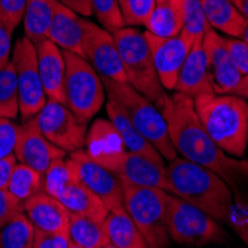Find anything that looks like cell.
Listing matches in <instances>:
<instances>
[{"label":"cell","mask_w":248,"mask_h":248,"mask_svg":"<svg viewBox=\"0 0 248 248\" xmlns=\"http://www.w3.org/2000/svg\"><path fill=\"white\" fill-rule=\"evenodd\" d=\"M161 111L167 121L170 140L180 157L214 171L231 190H238L241 185L248 183V161L235 159L214 143L196 115L193 98L174 93L167 97Z\"/></svg>","instance_id":"cell-1"},{"label":"cell","mask_w":248,"mask_h":248,"mask_svg":"<svg viewBox=\"0 0 248 248\" xmlns=\"http://www.w3.org/2000/svg\"><path fill=\"white\" fill-rule=\"evenodd\" d=\"M171 195L199 208L217 221H228L235 202L228 183L214 171L175 157L167 165Z\"/></svg>","instance_id":"cell-2"},{"label":"cell","mask_w":248,"mask_h":248,"mask_svg":"<svg viewBox=\"0 0 248 248\" xmlns=\"http://www.w3.org/2000/svg\"><path fill=\"white\" fill-rule=\"evenodd\" d=\"M195 111L214 143L232 157H244L248 146V101L235 94H201Z\"/></svg>","instance_id":"cell-3"},{"label":"cell","mask_w":248,"mask_h":248,"mask_svg":"<svg viewBox=\"0 0 248 248\" xmlns=\"http://www.w3.org/2000/svg\"><path fill=\"white\" fill-rule=\"evenodd\" d=\"M103 85L107 94V100L115 101L125 111L132 125L159 152L164 161L170 162L175 159L178 155L170 140L167 121L162 111L126 82L103 79Z\"/></svg>","instance_id":"cell-4"},{"label":"cell","mask_w":248,"mask_h":248,"mask_svg":"<svg viewBox=\"0 0 248 248\" xmlns=\"http://www.w3.org/2000/svg\"><path fill=\"white\" fill-rule=\"evenodd\" d=\"M113 39L119 51L126 83L161 110L168 94L157 78L144 33L135 27H124L113 33Z\"/></svg>","instance_id":"cell-5"},{"label":"cell","mask_w":248,"mask_h":248,"mask_svg":"<svg viewBox=\"0 0 248 248\" xmlns=\"http://www.w3.org/2000/svg\"><path fill=\"white\" fill-rule=\"evenodd\" d=\"M167 195L156 187H139L124 183V208L141 232L149 248H168Z\"/></svg>","instance_id":"cell-6"},{"label":"cell","mask_w":248,"mask_h":248,"mask_svg":"<svg viewBox=\"0 0 248 248\" xmlns=\"http://www.w3.org/2000/svg\"><path fill=\"white\" fill-rule=\"evenodd\" d=\"M62 52L65 58V106L80 122L88 124L106 101L103 79L85 58L73 52Z\"/></svg>","instance_id":"cell-7"},{"label":"cell","mask_w":248,"mask_h":248,"mask_svg":"<svg viewBox=\"0 0 248 248\" xmlns=\"http://www.w3.org/2000/svg\"><path fill=\"white\" fill-rule=\"evenodd\" d=\"M167 229L171 241L186 247L228 241L217 220L171 193L167 195Z\"/></svg>","instance_id":"cell-8"},{"label":"cell","mask_w":248,"mask_h":248,"mask_svg":"<svg viewBox=\"0 0 248 248\" xmlns=\"http://www.w3.org/2000/svg\"><path fill=\"white\" fill-rule=\"evenodd\" d=\"M11 61L16 73L19 115L24 122L34 118L48 100L39 73L34 43L26 36L19 37L14 45Z\"/></svg>","instance_id":"cell-9"},{"label":"cell","mask_w":248,"mask_h":248,"mask_svg":"<svg viewBox=\"0 0 248 248\" xmlns=\"http://www.w3.org/2000/svg\"><path fill=\"white\" fill-rule=\"evenodd\" d=\"M34 121L48 141L65 153L85 149L88 124L80 122L65 104L48 98Z\"/></svg>","instance_id":"cell-10"},{"label":"cell","mask_w":248,"mask_h":248,"mask_svg":"<svg viewBox=\"0 0 248 248\" xmlns=\"http://www.w3.org/2000/svg\"><path fill=\"white\" fill-rule=\"evenodd\" d=\"M67 161L75 171L76 182L95 193L108 211L124 208V182L116 174L93 161L85 149L70 153Z\"/></svg>","instance_id":"cell-11"},{"label":"cell","mask_w":248,"mask_h":248,"mask_svg":"<svg viewBox=\"0 0 248 248\" xmlns=\"http://www.w3.org/2000/svg\"><path fill=\"white\" fill-rule=\"evenodd\" d=\"M83 58L103 78L115 82H126L122 61L113 34L88 18H82Z\"/></svg>","instance_id":"cell-12"},{"label":"cell","mask_w":248,"mask_h":248,"mask_svg":"<svg viewBox=\"0 0 248 248\" xmlns=\"http://www.w3.org/2000/svg\"><path fill=\"white\" fill-rule=\"evenodd\" d=\"M143 33L161 85L165 91H174L178 73L182 70V65L195 42L183 33L174 37H157L147 31Z\"/></svg>","instance_id":"cell-13"},{"label":"cell","mask_w":248,"mask_h":248,"mask_svg":"<svg viewBox=\"0 0 248 248\" xmlns=\"http://www.w3.org/2000/svg\"><path fill=\"white\" fill-rule=\"evenodd\" d=\"M14 155L18 164H24L42 175L54 161L65 157V152L48 141V139L40 132L34 118L19 125Z\"/></svg>","instance_id":"cell-14"},{"label":"cell","mask_w":248,"mask_h":248,"mask_svg":"<svg viewBox=\"0 0 248 248\" xmlns=\"http://www.w3.org/2000/svg\"><path fill=\"white\" fill-rule=\"evenodd\" d=\"M202 45H204L207 55L208 79L213 93L220 95L233 94L242 79V75L226 49L223 34L211 30L202 39Z\"/></svg>","instance_id":"cell-15"},{"label":"cell","mask_w":248,"mask_h":248,"mask_svg":"<svg viewBox=\"0 0 248 248\" xmlns=\"http://www.w3.org/2000/svg\"><path fill=\"white\" fill-rule=\"evenodd\" d=\"M125 185L139 187H156L171 193V185L164 159L126 152L122 159L111 170Z\"/></svg>","instance_id":"cell-16"},{"label":"cell","mask_w":248,"mask_h":248,"mask_svg":"<svg viewBox=\"0 0 248 248\" xmlns=\"http://www.w3.org/2000/svg\"><path fill=\"white\" fill-rule=\"evenodd\" d=\"M85 152L93 161L111 171L128 150L111 122L97 119L86 132Z\"/></svg>","instance_id":"cell-17"},{"label":"cell","mask_w":248,"mask_h":248,"mask_svg":"<svg viewBox=\"0 0 248 248\" xmlns=\"http://www.w3.org/2000/svg\"><path fill=\"white\" fill-rule=\"evenodd\" d=\"M34 48L37 54V65L45 94L49 100L65 104V58L62 49H60L49 39H42L36 42Z\"/></svg>","instance_id":"cell-18"},{"label":"cell","mask_w":248,"mask_h":248,"mask_svg":"<svg viewBox=\"0 0 248 248\" xmlns=\"http://www.w3.org/2000/svg\"><path fill=\"white\" fill-rule=\"evenodd\" d=\"M24 213L36 231L69 232L70 213L61 202L45 192H39L24 202Z\"/></svg>","instance_id":"cell-19"},{"label":"cell","mask_w":248,"mask_h":248,"mask_svg":"<svg viewBox=\"0 0 248 248\" xmlns=\"http://www.w3.org/2000/svg\"><path fill=\"white\" fill-rule=\"evenodd\" d=\"M175 93L195 98L201 94L213 93L208 79V62L202 40H196L182 65L174 88Z\"/></svg>","instance_id":"cell-20"},{"label":"cell","mask_w":248,"mask_h":248,"mask_svg":"<svg viewBox=\"0 0 248 248\" xmlns=\"http://www.w3.org/2000/svg\"><path fill=\"white\" fill-rule=\"evenodd\" d=\"M48 39L52 43H55L60 49L73 52L83 58L82 18L72 9L61 5L60 2L52 16V22L48 31Z\"/></svg>","instance_id":"cell-21"},{"label":"cell","mask_w":248,"mask_h":248,"mask_svg":"<svg viewBox=\"0 0 248 248\" xmlns=\"http://www.w3.org/2000/svg\"><path fill=\"white\" fill-rule=\"evenodd\" d=\"M207 21L211 30L228 37H241L248 19L231 0H202Z\"/></svg>","instance_id":"cell-22"},{"label":"cell","mask_w":248,"mask_h":248,"mask_svg":"<svg viewBox=\"0 0 248 248\" xmlns=\"http://www.w3.org/2000/svg\"><path fill=\"white\" fill-rule=\"evenodd\" d=\"M107 244L116 248H149L139 228L125 211V208H115L108 211L103 221Z\"/></svg>","instance_id":"cell-23"},{"label":"cell","mask_w":248,"mask_h":248,"mask_svg":"<svg viewBox=\"0 0 248 248\" xmlns=\"http://www.w3.org/2000/svg\"><path fill=\"white\" fill-rule=\"evenodd\" d=\"M57 199L70 214L82 216L98 223H103L108 214L104 202L80 183H73L65 187Z\"/></svg>","instance_id":"cell-24"},{"label":"cell","mask_w":248,"mask_h":248,"mask_svg":"<svg viewBox=\"0 0 248 248\" xmlns=\"http://www.w3.org/2000/svg\"><path fill=\"white\" fill-rule=\"evenodd\" d=\"M106 111H107L108 121L116 128L118 134L121 135V139L125 144V149L128 152L149 156V157H153V159H164V157L159 155V152H157L139 132V129L132 125V122L129 121L126 113L115 101L107 100Z\"/></svg>","instance_id":"cell-25"},{"label":"cell","mask_w":248,"mask_h":248,"mask_svg":"<svg viewBox=\"0 0 248 248\" xmlns=\"http://www.w3.org/2000/svg\"><path fill=\"white\" fill-rule=\"evenodd\" d=\"M182 2L183 0H165L156 3L144 24V31L157 37L178 36L183 29Z\"/></svg>","instance_id":"cell-26"},{"label":"cell","mask_w":248,"mask_h":248,"mask_svg":"<svg viewBox=\"0 0 248 248\" xmlns=\"http://www.w3.org/2000/svg\"><path fill=\"white\" fill-rule=\"evenodd\" d=\"M58 0H27L24 14V33L33 43L48 39V31Z\"/></svg>","instance_id":"cell-27"},{"label":"cell","mask_w":248,"mask_h":248,"mask_svg":"<svg viewBox=\"0 0 248 248\" xmlns=\"http://www.w3.org/2000/svg\"><path fill=\"white\" fill-rule=\"evenodd\" d=\"M69 235L70 242L82 248H103L107 244L103 223L76 214H70Z\"/></svg>","instance_id":"cell-28"},{"label":"cell","mask_w":248,"mask_h":248,"mask_svg":"<svg viewBox=\"0 0 248 248\" xmlns=\"http://www.w3.org/2000/svg\"><path fill=\"white\" fill-rule=\"evenodd\" d=\"M34 226L22 211L0 228V248H31Z\"/></svg>","instance_id":"cell-29"},{"label":"cell","mask_w":248,"mask_h":248,"mask_svg":"<svg viewBox=\"0 0 248 248\" xmlns=\"http://www.w3.org/2000/svg\"><path fill=\"white\" fill-rule=\"evenodd\" d=\"M42 186L43 175L40 172L24 164H16L6 189L24 205V202L29 201L31 196H34L39 192H43Z\"/></svg>","instance_id":"cell-30"},{"label":"cell","mask_w":248,"mask_h":248,"mask_svg":"<svg viewBox=\"0 0 248 248\" xmlns=\"http://www.w3.org/2000/svg\"><path fill=\"white\" fill-rule=\"evenodd\" d=\"M19 115L16 73L12 61L0 70V118L15 119Z\"/></svg>","instance_id":"cell-31"},{"label":"cell","mask_w":248,"mask_h":248,"mask_svg":"<svg viewBox=\"0 0 248 248\" xmlns=\"http://www.w3.org/2000/svg\"><path fill=\"white\" fill-rule=\"evenodd\" d=\"M182 11H183L182 33L187 36L190 40L193 42L202 40L208 31H211L204 8H202V0H183Z\"/></svg>","instance_id":"cell-32"},{"label":"cell","mask_w":248,"mask_h":248,"mask_svg":"<svg viewBox=\"0 0 248 248\" xmlns=\"http://www.w3.org/2000/svg\"><path fill=\"white\" fill-rule=\"evenodd\" d=\"M73 183H78V182H76L72 165L69 164V161L58 159V161H54L49 165V168L43 172L42 190L54 198H58L60 193L65 187H69Z\"/></svg>","instance_id":"cell-33"},{"label":"cell","mask_w":248,"mask_h":248,"mask_svg":"<svg viewBox=\"0 0 248 248\" xmlns=\"http://www.w3.org/2000/svg\"><path fill=\"white\" fill-rule=\"evenodd\" d=\"M93 15L98 26L111 34L125 27L118 0H93Z\"/></svg>","instance_id":"cell-34"},{"label":"cell","mask_w":248,"mask_h":248,"mask_svg":"<svg viewBox=\"0 0 248 248\" xmlns=\"http://www.w3.org/2000/svg\"><path fill=\"white\" fill-rule=\"evenodd\" d=\"M125 27H144L156 0H118Z\"/></svg>","instance_id":"cell-35"},{"label":"cell","mask_w":248,"mask_h":248,"mask_svg":"<svg viewBox=\"0 0 248 248\" xmlns=\"http://www.w3.org/2000/svg\"><path fill=\"white\" fill-rule=\"evenodd\" d=\"M27 0H0V19L15 30L26 14Z\"/></svg>","instance_id":"cell-36"},{"label":"cell","mask_w":248,"mask_h":248,"mask_svg":"<svg viewBox=\"0 0 248 248\" xmlns=\"http://www.w3.org/2000/svg\"><path fill=\"white\" fill-rule=\"evenodd\" d=\"M223 40L233 64L238 67L241 75H248V43H245L241 37L223 36Z\"/></svg>","instance_id":"cell-37"},{"label":"cell","mask_w":248,"mask_h":248,"mask_svg":"<svg viewBox=\"0 0 248 248\" xmlns=\"http://www.w3.org/2000/svg\"><path fill=\"white\" fill-rule=\"evenodd\" d=\"M18 132L19 125H16L12 119L0 118V159L14 155Z\"/></svg>","instance_id":"cell-38"},{"label":"cell","mask_w":248,"mask_h":248,"mask_svg":"<svg viewBox=\"0 0 248 248\" xmlns=\"http://www.w3.org/2000/svg\"><path fill=\"white\" fill-rule=\"evenodd\" d=\"M70 235L69 232H42L34 229V239L31 248H69Z\"/></svg>","instance_id":"cell-39"},{"label":"cell","mask_w":248,"mask_h":248,"mask_svg":"<svg viewBox=\"0 0 248 248\" xmlns=\"http://www.w3.org/2000/svg\"><path fill=\"white\" fill-rule=\"evenodd\" d=\"M22 211L24 205L8 189H0V228Z\"/></svg>","instance_id":"cell-40"},{"label":"cell","mask_w":248,"mask_h":248,"mask_svg":"<svg viewBox=\"0 0 248 248\" xmlns=\"http://www.w3.org/2000/svg\"><path fill=\"white\" fill-rule=\"evenodd\" d=\"M226 223L236 232V235L242 239V242L248 247V208L244 205L233 207Z\"/></svg>","instance_id":"cell-41"},{"label":"cell","mask_w":248,"mask_h":248,"mask_svg":"<svg viewBox=\"0 0 248 248\" xmlns=\"http://www.w3.org/2000/svg\"><path fill=\"white\" fill-rule=\"evenodd\" d=\"M12 34L14 30L0 19V70L11 62L12 58Z\"/></svg>","instance_id":"cell-42"},{"label":"cell","mask_w":248,"mask_h":248,"mask_svg":"<svg viewBox=\"0 0 248 248\" xmlns=\"http://www.w3.org/2000/svg\"><path fill=\"white\" fill-rule=\"evenodd\" d=\"M18 161L15 155H11L8 157H2L0 159V189H6L8 183H9V178L16 167Z\"/></svg>","instance_id":"cell-43"},{"label":"cell","mask_w":248,"mask_h":248,"mask_svg":"<svg viewBox=\"0 0 248 248\" xmlns=\"http://www.w3.org/2000/svg\"><path fill=\"white\" fill-rule=\"evenodd\" d=\"M58 2L83 18L93 15V0H58Z\"/></svg>","instance_id":"cell-44"},{"label":"cell","mask_w":248,"mask_h":248,"mask_svg":"<svg viewBox=\"0 0 248 248\" xmlns=\"http://www.w3.org/2000/svg\"><path fill=\"white\" fill-rule=\"evenodd\" d=\"M233 94L248 101V75L242 76V79H241V82H239V85L235 89Z\"/></svg>","instance_id":"cell-45"},{"label":"cell","mask_w":248,"mask_h":248,"mask_svg":"<svg viewBox=\"0 0 248 248\" xmlns=\"http://www.w3.org/2000/svg\"><path fill=\"white\" fill-rule=\"evenodd\" d=\"M238 9H239V12L248 19V0H239V2L235 5Z\"/></svg>","instance_id":"cell-46"},{"label":"cell","mask_w":248,"mask_h":248,"mask_svg":"<svg viewBox=\"0 0 248 248\" xmlns=\"http://www.w3.org/2000/svg\"><path fill=\"white\" fill-rule=\"evenodd\" d=\"M241 39H242L245 43H248V24H247V27H245V30H244V33H242V36H241Z\"/></svg>","instance_id":"cell-47"},{"label":"cell","mask_w":248,"mask_h":248,"mask_svg":"<svg viewBox=\"0 0 248 248\" xmlns=\"http://www.w3.org/2000/svg\"><path fill=\"white\" fill-rule=\"evenodd\" d=\"M69 248H82V247H79V245H76V244L70 242V247H69Z\"/></svg>","instance_id":"cell-48"},{"label":"cell","mask_w":248,"mask_h":248,"mask_svg":"<svg viewBox=\"0 0 248 248\" xmlns=\"http://www.w3.org/2000/svg\"><path fill=\"white\" fill-rule=\"evenodd\" d=\"M103 248H116V247H113V245H110V244H106Z\"/></svg>","instance_id":"cell-49"},{"label":"cell","mask_w":248,"mask_h":248,"mask_svg":"<svg viewBox=\"0 0 248 248\" xmlns=\"http://www.w3.org/2000/svg\"><path fill=\"white\" fill-rule=\"evenodd\" d=\"M231 2H232V3H235V5H236V3H238V2H239V0H231Z\"/></svg>","instance_id":"cell-50"},{"label":"cell","mask_w":248,"mask_h":248,"mask_svg":"<svg viewBox=\"0 0 248 248\" xmlns=\"http://www.w3.org/2000/svg\"><path fill=\"white\" fill-rule=\"evenodd\" d=\"M156 2H157V3H161V2H165V0H156Z\"/></svg>","instance_id":"cell-51"}]
</instances>
